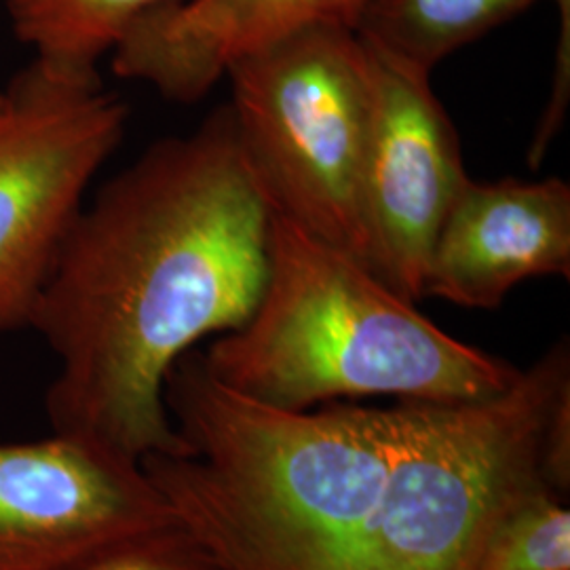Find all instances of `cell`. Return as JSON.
I'll use <instances>...</instances> for the list:
<instances>
[{"mask_svg":"<svg viewBox=\"0 0 570 570\" xmlns=\"http://www.w3.org/2000/svg\"><path fill=\"white\" fill-rule=\"evenodd\" d=\"M61 570H226L180 522L144 530Z\"/></svg>","mask_w":570,"mask_h":570,"instance_id":"cell-14","label":"cell"},{"mask_svg":"<svg viewBox=\"0 0 570 570\" xmlns=\"http://www.w3.org/2000/svg\"><path fill=\"white\" fill-rule=\"evenodd\" d=\"M164 397L186 452L144 471L226 570H346L385 487L391 407L265 406L212 379L199 346Z\"/></svg>","mask_w":570,"mask_h":570,"instance_id":"cell-2","label":"cell"},{"mask_svg":"<svg viewBox=\"0 0 570 570\" xmlns=\"http://www.w3.org/2000/svg\"><path fill=\"white\" fill-rule=\"evenodd\" d=\"M473 570H570V511L546 480L520 492L480 550Z\"/></svg>","mask_w":570,"mask_h":570,"instance_id":"cell-13","label":"cell"},{"mask_svg":"<svg viewBox=\"0 0 570 570\" xmlns=\"http://www.w3.org/2000/svg\"><path fill=\"white\" fill-rule=\"evenodd\" d=\"M367 0H180L153 11L112 51V72L174 102H197L245 53L317 23L355 28Z\"/></svg>","mask_w":570,"mask_h":570,"instance_id":"cell-10","label":"cell"},{"mask_svg":"<svg viewBox=\"0 0 570 570\" xmlns=\"http://www.w3.org/2000/svg\"><path fill=\"white\" fill-rule=\"evenodd\" d=\"M560 4V41H558V60H556V72H553V89L546 112L537 125L534 138L530 144L529 164L530 167H539V159L548 153L551 140L558 136L564 112L569 106L570 98V0H556Z\"/></svg>","mask_w":570,"mask_h":570,"instance_id":"cell-15","label":"cell"},{"mask_svg":"<svg viewBox=\"0 0 570 570\" xmlns=\"http://www.w3.org/2000/svg\"><path fill=\"white\" fill-rule=\"evenodd\" d=\"M176 522L138 461L56 431L0 444V570H61Z\"/></svg>","mask_w":570,"mask_h":570,"instance_id":"cell-8","label":"cell"},{"mask_svg":"<svg viewBox=\"0 0 570 570\" xmlns=\"http://www.w3.org/2000/svg\"><path fill=\"white\" fill-rule=\"evenodd\" d=\"M230 112L268 204L367 266L362 176L372 112L366 45L327 21L226 68Z\"/></svg>","mask_w":570,"mask_h":570,"instance_id":"cell-5","label":"cell"},{"mask_svg":"<svg viewBox=\"0 0 570 570\" xmlns=\"http://www.w3.org/2000/svg\"><path fill=\"white\" fill-rule=\"evenodd\" d=\"M271 212L230 106L104 184L61 245L30 327L58 360L51 431L142 463L184 454L165 379L261 298Z\"/></svg>","mask_w":570,"mask_h":570,"instance_id":"cell-1","label":"cell"},{"mask_svg":"<svg viewBox=\"0 0 570 570\" xmlns=\"http://www.w3.org/2000/svg\"><path fill=\"white\" fill-rule=\"evenodd\" d=\"M539 0H367L355 30L366 41L423 70Z\"/></svg>","mask_w":570,"mask_h":570,"instance_id":"cell-12","label":"cell"},{"mask_svg":"<svg viewBox=\"0 0 570 570\" xmlns=\"http://www.w3.org/2000/svg\"><path fill=\"white\" fill-rule=\"evenodd\" d=\"M570 277V186L546 180L469 178L429 254L423 298L497 308L532 277Z\"/></svg>","mask_w":570,"mask_h":570,"instance_id":"cell-9","label":"cell"},{"mask_svg":"<svg viewBox=\"0 0 570 570\" xmlns=\"http://www.w3.org/2000/svg\"><path fill=\"white\" fill-rule=\"evenodd\" d=\"M180 0H7L18 41L35 63L70 79H100L98 61L121 45L138 21Z\"/></svg>","mask_w":570,"mask_h":570,"instance_id":"cell-11","label":"cell"},{"mask_svg":"<svg viewBox=\"0 0 570 570\" xmlns=\"http://www.w3.org/2000/svg\"><path fill=\"white\" fill-rule=\"evenodd\" d=\"M2 106H4V91H0V110H2Z\"/></svg>","mask_w":570,"mask_h":570,"instance_id":"cell-16","label":"cell"},{"mask_svg":"<svg viewBox=\"0 0 570 570\" xmlns=\"http://www.w3.org/2000/svg\"><path fill=\"white\" fill-rule=\"evenodd\" d=\"M127 104L102 79L30 61L0 110V332L30 327L85 190L119 148Z\"/></svg>","mask_w":570,"mask_h":570,"instance_id":"cell-6","label":"cell"},{"mask_svg":"<svg viewBox=\"0 0 570 570\" xmlns=\"http://www.w3.org/2000/svg\"><path fill=\"white\" fill-rule=\"evenodd\" d=\"M212 379L265 406L313 407L391 395L478 402L518 367L429 322L364 263L271 212L266 275L244 324L199 348Z\"/></svg>","mask_w":570,"mask_h":570,"instance_id":"cell-3","label":"cell"},{"mask_svg":"<svg viewBox=\"0 0 570 570\" xmlns=\"http://www.w3.org/2000/svg\"><path fill=\"white\" fill-rule=\"evenodd\" d=\"M366 45L372 112L362 176L367 268L421 301L429 254L469 180L461 140L429 70Z\"/></svg>","mask_w":570,"mask_h":570,"instance_id":"cell-7","label":"cell"},{"mask_svg":"<svg viewBox=\"0 0 570 570\" xmlns=\"http://www.w3.org/2000/svg\"><path fill=\"white\" fill-rule=\"evenodd\" d=\"M569 395L560 341L489 400H397L385 487L346 570H473L497 518L543 480L546 429Z\"/></svg>","mask_w":570,"mask_h":570,"instance_id":"cell-4","label":"cell"}]
</instances>
